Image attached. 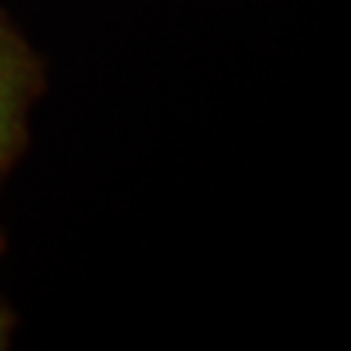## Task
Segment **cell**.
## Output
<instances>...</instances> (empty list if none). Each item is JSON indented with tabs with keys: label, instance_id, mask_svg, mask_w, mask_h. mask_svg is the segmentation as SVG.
Listing matches in <instances>:
<instances>
[{
	"label": "cell",
	"instance_id": "obj_1",
	"mask_svg": "<svg viewBox=\"0 0 351 351\" xmlns=\"http://www.w3.org/2000/svg\"><path fill=\"white\" fill-rule=\"evenodd\" d=\"M15 73H12V62L3 50H0V158L9 147L12 138V126H15Z\"/></svg>",
	"mask_w": 351,
	"mask_h": 351
}]
</instances>
